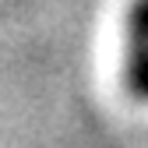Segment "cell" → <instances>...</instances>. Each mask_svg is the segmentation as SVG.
I'll return each mask as SVG.
<instances>
[{
  "label": "cell",
  "instance_id": "obj_1",
  "mask_svg": "<svg viewBox=\"0 0 148 148\" xmlns=\"http://www.w3.org/2000/svg\"><path fill=\"white\" fill-rule=\"evenodd\" d=\"M131 81L141 95H148V0L134 7V18H131Z\"/></svg>",
  "mask_w": 148,
  "mask_h": 148
}]
</instances>
